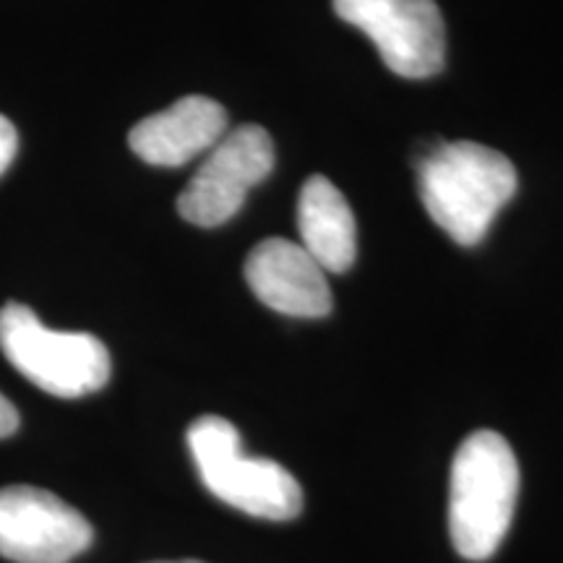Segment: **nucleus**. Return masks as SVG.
<instances>
[{"label":"nucleus","instance_id":"1","mask_svg":"<svg viewBox=\"0 0 563 563\" xmlns=\"http://www.w3.org/2000/svg\"><path fill=\"white\" fill-rule=\"evenodd\" d=\"M418 194L428 217L460 245H477L517 194L511 159L475 141L435 144L418 162Z\"/></svg>","mask_w":563,"mask_h":563},{"label":"nucleus","instance_id":"2","mask_svg":"<svg viewBox=\"0 0 563 563\" xmlns=\"http://www.w3.org/2000/svg\"><path fill=\"white\" fill-rule=\"evenodd\" d=\"M519 496V464L496 431H475L460 443L449 483V534L467 561H488L509 532Z\"/></svg>","mask_w":563,"mask_h":563},{"label":"nucleus","instance_id":"3","mask_svg":"<svg viewBox=\"0 0 563 563\" xmlns=\"http://www.w3.org/2000/svg\"><path fill=\"white\" fill-rule=\"evenodd\" d=\"M188 449L207 490L232 509L272 522L302 511V488L290 470L243 454L241 433L220 415H203L188 428Z\"/></svg>","mask_w":563,"mask_h":563},{"label":"nucleus","instance_id":"4","mask_svg":"<svg viewBox=\"0 0 563 563\" xmlns=\"http://www.w3.org/2000/svg\"><path fill=\"white\" fill-rule=\"evenodd\" d=\"M0 350L37 389L76 399L110 382V352L95 334L53 332L24 302L0 308Z\"/></svg>","mask_w":563,"mask_h":563},{"label":"nucleus","instance_id":"5","mask_svg":"<svg viewBox=\"0 0 563 563\" xmlns=\"http://www.w3.org/2000/svg\"><path fill=\"white\" fill-rule=\"evenodd\" d=\"M274 141L262 125H238L207 152L178 196V214L196 228H220L274 170Z\"/></svg>","mask_w":563,"mask_h":563},{"label":"nucleus","instance_id":"6","mask_svg":"<svg viewBox=\"0 0 563 563\" xmlns=\"http://www.w3.org/2000/svg\"><path fill=\"white\" fill-rule=\"evenodd\" d=\"M336 16L368 34L405 79H431L446 60V26L435 0H334Z\"/></svg>","mask_w":563,"mask_h":563},{"label":"nucleus","instance_id":"7","mask_svg":"<svg viewBox=\"0 0 563 563\" xmlns=\"http://www.w3.org/2000/svg\"><path fill=\"white\" fill-rule=\"evenodd\" d=\"M95 530L81 511L32 485L0 488V555L13 563H68Z\"/></svg>","mask_w":563,"mask_h":563},{"label":"nucleus","instance_id":"8","mask_svg":"<svg viewBox=\"0 0 563 563\" xmlns=\"http://www.w3.org/2000/svg\"><path fill=\"white\" fill-rule=\"evenodd\" d=\"M245 282L266 308L292 319H321L332 311L327 272L300 243L266 238L245 258Z\"/></svg>","mask_w":563,"mask_h":563},{"label":"nucleus","instance_id":"9","mask_svg":"<svg viewBox=\"0 0 563 563\" xmlns=\"http://www.w3.org/2000/svg\"><path fill=\"white\" fill-rule=\"evenodd\" d=\"M228 133V112L203 95L180 97L167 110L154 112L129 133V146L154 167H180L207 154Z\"/></svg>","mask_w":563,"mask_h":563},{"label":"nucleus","instance_id":"10","mask_svg":"<svg viewBox=\"0 0 563 563\" xmlns=\"http://www.w3.org/2000/svg\"><path fill=\"white\" fill-rule=\"evenodd\" d=\"M300 245L327 274H342L355 264L357 224L347 199L332 180L313 175L298 199Z\"/></svg>","mask_w":563,"mask_h":563},{"label":"nucleus","instance_id":"11","mask_svg":"<svg viewBox=\"0 0 563 563\" xmlns=\"http://www.w3.org/2000/svg\"><path fill=\"white\" fill-rule=\"evenodd\" d=\"M19 152V133L5 115H0V175L11 167Z\"/></svg>","mask_w":563,"mask_h":563},{"label":"nucleus","instance_id":"12","mask_svg":"<svg viewBox=\"0 0 563 563\" xmlns=\"http://www.w3.org/2000/svg\"><path fill=\"white\" fill-rule=\"evenodd\" d=\"M19 428V412L9 399L0 394V439H9V435Z\"/></svg>","mask_w":563,"mask_h":563},{"label":"nucleus","instance_id":"13","mask_svg":"<svg viewBox=\"0 0 563 563\" xmlns=\"http://www.w3.org/2000/svg\"><path fill=\"white\" fill-rule=\"evenodd\" d=\"M152 563H203V561H196V559H183V561H152Z\"/></svg>","mask_w":563,"mask_h":563}]
</instances>
